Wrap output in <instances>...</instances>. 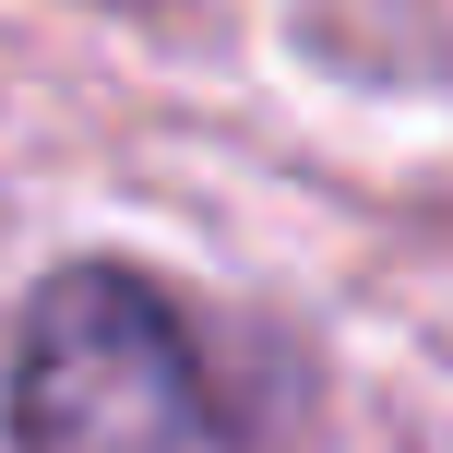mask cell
Returning <instances> with one entry per match:
<instances>
[{
  "label": "cell",
  "mask_w": 453,
  "mask_h": 453,
  "mask_svg": "<svg viewBox=\"0 0 453 453\" xmlns=\"http://www.w3.org/2000/svg\"><path fill=\"white\" fill-rule=\"evenodd\" d=\"M12 453H239V418H226L191 322L143 274L84 263L24 322Z\"/></svg>",
  "instance_id": "obj_1"
}]
</instances>
